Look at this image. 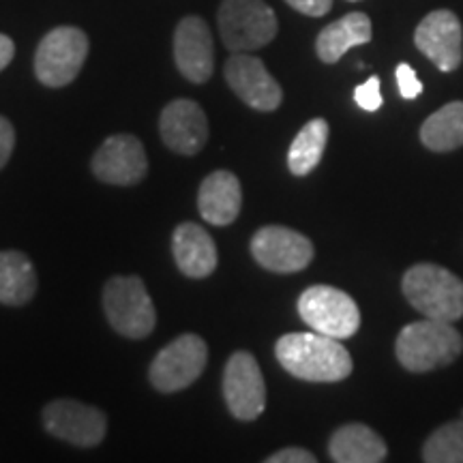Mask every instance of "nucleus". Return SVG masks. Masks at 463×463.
Returning <instances> with one entry per match:
<instances>
[{
	"label": "nucleus",
	"mask_w": 463,
	"mask_h": 463,
	"mask_svg": "<svg viewBox=\"0 0 463 463\" xmlns=\"http://www.w3.org/2000/svg\"><path fill=\"white\" fill-rule=\"evenodd\" d=\"M275 356L289 375L305 382H341L352 373V356L339 339L322 333H288Z\"/></svg>",
	"instance_id": "nucleus-1"
},
{
	"label": "nucleus",
	"mask_w": 463,
	"mask_h": 463,
	"mask_svg": "<svg viewBox=\"0 0 463 463\" xmlns=\"http://www.w3.org/2000/svg\"><path fill=\"white\" fill-rule=\"evenodd\" d=\"M461 352V333L450 322L431 320V317L403 326L395 341L399 364L412 373H427L438 367H447Z\"/></svg>",
	"instance_id": "nucleus-2"
},
{
	"label": "nucleus",
	"mask_w": 463,
	"mask_h": 463,
	"mask_svg": "<svg viewBox=\"0 0 463 463\" xmlns=\"http://www.w3.org/2000/svg\"><path fill=\"white\" fill-rule=\"evenodd\" d=\"M403 297L419 314L431 320L457 322L463 317V281L438 264H414L402 281Z\"/></svg>",
	"instance_id": "nucleus-3"
},
{
	"label": "nucleus",
	"mask_w": 463,
	"mask_h": 463,
	"mask_svg": "<svg viewBox=\"0 0 463 463\" xmlns=\"http://www.w3.org/2000/svg\"><path fill=\"white\" fill-rule=\"evenodd\" d=\"M217 20L223 45L232 54L264 48L279 31L275 11L264 0H223Z\"/></svg>",
	"instance_id": "nucleus-4"
},
{
	"label": "nucleus",
	"mask_w": 463,
	"mask_h": 463,
	"mask_svg": "<svg viewBox=\"0 0 463 463\" xmlns=\"http://www.w3.org/2000/svg\"><path fill=\"white\" fill-rule=\"evenodd\" d=\"M103 309L109 326L129 339L148 337L157 324V311L140 277H112L103 288Z\"/></svg>",
	"instance_id": "nucleus-5"
},
{
	"label": "nucleus",
	"mask_w": 463,
	"mask_h": 463,
	"mask_svg": "<svg viewBox=\"0 0 463 463\" xmlns=\"http://www.w3.org/2000/svg\"><path fill=\"white\" fill-rule=\"evenodd\" d=\"M89 48V37L80 28H52L34 52V75L48 89H62L82 71Z\"/></svg>",
	"instance_id": "nucleus-6"
},
{
	"label": "nucleus",
	"mask_w": 463,
	"mask_h": 463,
	"mask_svg": "<svg viewBox=\"0 0 463 463\" xmlns=\"http://www.w3.org/2000/svg\"><path fill=\"white\" fill-rule=\"evenodd\" d=\"M298 316L311 331L347 339L361 328V311L350 294L333 286H311L298 298Z\"/></svg>",
	"instance_id": "nucleus-7"
},
{
	"label": "nucleus",
	"mask_w": 463,
	"mask_h": 463,
	"mask_svg": "<svg viewBox=\"0 0 463 463\" xmlns=\"http://www.w3.org/2000/svg\"><path fill=\"white\" fill-rule=\"evenodd\" d=\"M206 363V341L200 335L184 333L155 356V361L150 363L148 378L161 392H178L200 378Z\"/></svg>",
	"instance_id": "nucleus-8"
},
{
	"label": "nucleus",
	"mask_w": 463,
	"mask_h": 463,
	"mask_svg": "<svg viewBox=\"0 0 463 463\" xmlns=\"http://www.w3.org/2000/svg\"><path fill=\"white\" fill-rule=\"evenodd\" d=\"M45 431L80 449H92L103 442L108 419L101 410L75 399H56L43 408Z\"/></svg>",
	"instance_id": "nucleus-9"
},
{
	"label": "nucleus",
	"mask_w": 463,
	"mask_h": 463,
	"mask_svg": "<svg viewBox=\"0 0 463 463\" xmlns=\"http://www.w3.org/2000/svg\"><path fill=\"white\" fill-rule=\"evenodd\" d=\"M314 242L300 232L283 225L260 228L251 239V256L266 270L273 273H298L314 260Z\"/></svg>",
	"instance_id": "nucleus-10"
},
{
	"label": "nucleus",
	"mask_w": 463,
	"mask_h": 463,
	"mask_svg": "<svg viewBox=\"0 0 463 463\" xmlns=\"http://www.w3.org/2000/svg\"><path fill=\"white\" fill-rule=\"evenodd\" d=\"M223 399L232 416L256 420L266 408V384L262 369L249 352H234L223 369Z\"/></svg>",
	"instance_id": "nucleus-11"
},
{
	"label": "nucleus",
	"mask_w": 463,
	"mask_h": 463,
	"mask_svg": "<svg viewBox=\"0 0 463 463\" xmlns=\"http://www.w3.org/2000/svg\"><path fill=\"white\" fill-rule=\"evenodd\" d=\"M225 82L241 101L258 112H275L283 101V90L264 62L249 52H236L223 69Z\"/></svg>",
	"instance_id": "nucleus-12"
},
{
	"label": "nucleus",
	"mask_w": 463,
	"mask_h": 463,
	"mask_svg": "<svg viewBox=\"0 0 463 463\" xmlns=\"http://www.w3.org/2000/svg\"><path fill=\"white\" fill-rule=\"evenodd\" d=\"M92 174L108 184L131 187L144 181L148 172V157L142 142L129 133H116L101 144L92 157Z\"/></svg>",
	"instance_id": "nucleus-13"
},
{
	"label": "nucleus",
	"mask_w": 463,
	"mask_h": 463,
	"mask_svg": "<svg viewBox=\"0 0 463 463\" xmlns=\"http://www.w3.org/2000/svg\"><path fill=\"white\" fill-rule=\"evenodd\" d=\"M414 43L439 71L450 73L463 61V28L449 9H436L416 26Z\"/></svg>",
	"instance_id": "nucleus-14"
},
{
	"label": "nucleus",
	"mask_w": 463,
	"mask_h": 463,
	"mask_svg": "<svg viewBox=\"0 0 463 463\" xmlns=\"http://www.w3.org/2000/svg\"><path fill=\"white\" fill-rule=\"evenodd\" d=\"M174 61L178 71L194 84H204L215 71V43L211 28L202 17L189 15L178 22L174 33Z\"/></svg>",
	"instance_id": "nucleus-15"
},
{
	"label": "nucleus",
	"mask_w": 463,
	"mask_h": 463,
	"mask_svg": "<svg viewBox=\"0 0 463 463\" xmlns=\"http://www.w3.org/2000/svg\"><path fill=\"white\" fill-rule=\"evenodd\" d=\"M161 140L178 155H198L208 140V120L204 109L191 99L167 103L159 118Z\"/></svg>",
	"instance_id": "nucleus-16"
},
{
	"label": "nucleus",
	"mask_w": 463,
	"mask_h": 463,
	"mask_svg": "<svg viewBox=\"0 0 463 463\" xmlns=\"http://www.w3.org/2000/svg\"><path fill=\"white\" fill-rule=\"evenodd\" d=\"M172 253L176 266L189 279H204L217 269L219 253L213 236L198 223H181L174 230Z\"/></svg>",
	"instance_id": "nucleus-17"
},
{
	"label": "nucleus",
	"mask_w": 463,
	"mask_h": 463,
	"mask_svg": "<svg viewBox=\"0 0 463 463\" xmlns=\"http://www.w3.org/2000/svg\"><path fill=\"white\" fill-rule=\"evenodd\" d=\"M242 206V189L236 174L228 170H217L202 181L198 191V208L204 222L219 225H230L236 222Z\"/></svg>",
	"instance_id": "nucleus-18"
},
{
	"label": "nucleus",
	"mask_w": 463,
	"mask_h": 463,
	"mask_svg": "<svg viewBox=\"0 0 463 463\" xmlns=\"http://www.w3.org/2000/svg\"><path fill=\"white\" fill-rule=\"evenodd\" d=\"M328 453L337 463H380L386 459L389 449L372 427L350 422L333 433Z\"/></svg>",
	"instance_id": "nucleus-19"
},
{
	"label": "nucleus",
	"mask_w": 463,
	"mask_h": 463,
	"mask_svg": "<svg viewBox=\"0 0 463 463\" xmlns=\"http://www.w3.org/2000/svg\"><path fill=\"white\" fill-rule=\"evenodd\" d=\"M373 28L369 15L354 11V14H347L341 20L328 24L324 31L317 34L316 39V52L320 56L322 62L333 65V62L341 61V56L347 50L356 48V45H364L372 42Z\"/></svg>",
	"instance_id": "nucleus-20"
},
{
	"label": "nucleus",
	"mask_w": 463,
	"mask_h": 463,
	"mask_svg": "<svg viewBox=\"0 0 463 463\" xmlns=\"http://www.w3.org/2000/svg\"><path fill=\"white\" fill-rule=\"evenodd\" d=\"M37 273L28 256L15 249L0 251V303L22 307L37 294Z\"/></svg>",
	"instance_id": "nucleus-21"
},
{
	"label": "nucleus",
	"mask_w": 463,
	"mask_h": 463,
	"mask_svg": "<svg viewBox=\"0 0 463 463\" xmlns=\"http://www.w3.org/2000/svg\"><path fill=\"white\" fill-rule=\"evenodd\" d=\"M420 142L433 153L463 146V101H450L433 112L420 127Z\"/></svg>",
	"instance_id": "nucleus-22"
},
{
	"label": "nucleus",
	"mask_w": 463,
	"mask_h": 463,
	"mask_svg": "<svg viewBox=\"0 0 463 463\" xmlns=\"http://www.w3.org/2000/svg\"><path fill=\"white\" fill-rule=\"evenodd\" d=\"M328 142V123L324 118L309 120L288 150V167L294 176H307L322 161Z\"/></svg>",
	"instance_id": "nucleus-23"
},
{
	"label": "nucleus",
	"mask_w": 463,
	"mask_h": 463,
	"mask_svg": "<svg viewBox=\"0 0 463 463\" xmlns=\"http://www.w3.org/2000/svg\"><path fill=\"white\" fill-rule=\"evenodd\" d=\"M427 463H463V420L438 427L422 447Z\"/></svg>",
	"instance_id": "nucleus-24"
},
{
	"label": "nucleus",
	"mask_w": 463,
	"mask_h": 463,
	"mask_svg": "<svg viewBox=\"0 0 463 463\" xmlns=\"http://www.w3.org/2000/svg\"><path fill=\"white\" fill-rule=\"evenodd\" d=\"M354 101L358 108H363L364 112H375V109L382 108V92H380V78L378 75H372L367 82L356 86L354 90Z\"/></svg>",
	"instance_id": "nucleus-25"
},
{
	"label": "nucleus",
	"mask_w": 463,
	"mask_h": 463,
	"mask_svg": "<svg viewBox=\"0 0 463 463\" xmlns=\"http://www.w3.org/2000/svg\"><path fill=\"white\" fill-rule=\"evenodd\" d=\"M395 78H397L399 92H402L403 99H416V97L422 92V82L419 80V75H416L414 69L408 65V62H402V65L397 67Z\"/></svg>",
	"instance_id": "nucleus-26"
},
{
	"label": "nucleus",
	"mask_w": 463,
	"mask_h": 463,
	"mask_svg": "<svg viewBox=\"0 0 463 463\" xmlns=\"http://www.w3.org/2000/svg\"><path fill=\"white\" fill-rule=\"evenodd\" d=\"M15 146V129L5 116H0V170L9 164Z\"/></svg>",
	"instance_id": "nucleus-27"
},
{
	"label": "nucleus",
	"mask_w": 463,
	"mask_h": 463,
	"mask_svg": "<svg viewBox=\"0 0 463 463\" xmlns=\"http://www.w3.org/2000/svg\"><path fill=\"white\" fill-rule=\"evenodd\" d=\"M292 9L309 17H322L333 9V0H286Z\"/></svg>",
	"instance_id": "nucleus-28"
},
{
	"label": "nucleus",
	"mask_w": 463,
	"mask_h": 463,
	"mask_svg": "<svg viewBox=\"0 0 463 463\" xmlns=\"http://www.w3.org/2000/svg\"><path fill=\"white\" fill-rule=\"evenodd\" d=\"M269 463H316V455L309 453L305 449H297V447H289L283 450H277L266 459Z\"/></svg>",
	"instance_id": "nucleus-29"
},
{
	"label": "nucleus",
	"mask_w": 463,
	"mask_h": 463,
	"mask_svg": "<svg viewBox=\"0 0 463 463\" xmlns=\"http://www.w3.org/2000/svg\"><path fill=\"white\" fill-rule=\"evenodd\" d=\"M15 56V43L11 42L7 34L0 33V71L9 67V62L14 61Z\"/></svg>",
	"instance_id": "nucleus-30"
},
{
	"label": "nucleus",
	"mask_w": 463,
	"mask_h": 463,
	"mask_svg": "<svg viewBox=\"0 0 463 463\" xmlns=\"http://www.w3.org/2000/svg\"><path fill=\"white\" fill-rule=\"evenodd\" d=\"M350 3H358V0H350Z\"/></svg>",
	"instance_id": "nucleus-31"
}]
</instances>
